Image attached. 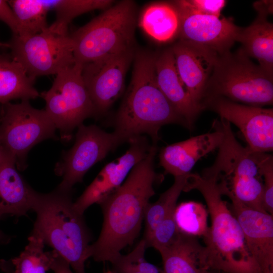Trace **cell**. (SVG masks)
Returning <instances> with one entry per match:
<instances>
[{"label":"cell","mask_w":273,"mask_h":273,"mask_svg":"<svg viewBox=\"0 0 273 273\" xmlns=\"http://www.w3.org/2000/svg\"><path fill=\"white\" fill-rule=\"evenodd\" d=\"M51 9L55 10L56 19L51 25L62 31H67L71 21L79 15L97 9H106L114 4L112 0L48 1Z\"/></svg>","instance_id":"83f0119b"},{"label":"cell","mask_w":273,"mask_h":273,"mask_svg":"<svg viewBox=\"0 0 273 273\" xmlns=\"http://www.w3.org/2000/svg\"><path fill=\"white\" fill-rule=\"evenodd\" d=\"M262 273H273V270H267L262 272Z\"/></svg>","instance_id":"b9f144b4"},{"label":"cell","mask_w":273,"mask_h":273,"mask_svg":"<svg viewBox=\"0 0 273 273\" xmlns=\"http://www.w3.org/2000/svg\"><path fill=\"white\" fill-rule=\"evenodd\" d=\"M213 132L191 137L162 148L159 164L165 172L174 176L190 173L201 158L218 149L222 139L220 130L212 125Z\"/></svg>","instance_id":"d6986e66"},{"label":"cell","mask_w":273,"mask_h":273,"mask_svg":"<svg viewBox=\"0 0 273 273\" xmlns=\"http://www.w3.org/2000/svg\"><path fill=\"white\" fill-rule=\"evenodd\" d=\"M259 168L263 180V206L268 213L273 214V157L267 153H258Z\"/></svg>","instance_id":"1f68e13d"},{"label":"cell","mask_w":273,"mask_h":273,"mask_svg":"<svg viewBox=\"0 0 273 273\" xmlns=\"http://www.w3.org/2000/svg\"><path fill=\"white\" fill-rule=\"evenodd\" d=\"M0 269L4 273H14V267L11 260H0Z\"/></svg>","instance_id":"8d00e7d4"},{"label":"cell","mask_w":273,"mask_h":273,"mask_svg":"<svg viewBox=\"0 0 273 273\" xmlns=\"http://www.w3.org/2000/svg\"><path fill=\"white\" fill-rule=\"evenodd\" d=\"M17 17L20 27L19 36L40 33L48 27L47 16L51 9L48 1H8Z\"/></svg>","instance_id":"484cf974"},{"label":"cell","mask_w":273,"mask_h":273,"mask_svg":"<svg viewBox=\"0 0 273 273\" xmlns=\"http://www.w3.org/2000/svg\"><path fill=\"white\" fill-rule=\"evenodd\" d=\"M128 143L129 147L125 154L106 164L74 202L79 212L84 214L92 205L99 204L117 190L133 166L146 157L152 146L144 135L135 137Z\"/></svg>","instance_id":"5bb4252c"},{"label":"cell","mask_w":273,"mask_h":273,"mask_svg":"<svg viewBox=\"0 0 273 273\" xmlns=\"http://www.w3.org/2000/svg\"><path fill=\"white\" fill-rule=\"evenodd\" d=\"M170 48L179 74L191 97L203 110L205 91L219 55L208 48L183 40Z\"/></svg>","instance_id":"e0dca14e"},{"label":"cell","mask_w":273,"mask_h":273,"mask_svg":"<svg viewBox=\"0 0 273 273\" xmlns=\"http://www.w3.org/2000/svg\"><path fill=\"white\" fill-rule=\"evenodd\" d=\"M198 191L207 204L211 225L203 237V264L221 273H261L250 253L242 229L214 180L197 173L188 174L185 192Z\"/></svg>","instance_id":"3957f363"},{"label":"cell","mask_w":273,"mask_h":273,"mask_svg":"<svg viewBox=\"0 0 273 273\" xmlns=\"http://www.w3.org/2000/svg\"><path fill=\"white\" fill-rule=\"evenodd\" d=\"M104 273H114L111 269H108Z\"/></svg>","instance_id":"7bdbcfd3"},{"label":"cell","mask_w":273,"mask_h":273,"mask_svg":"<svg viewBox=\"0 0 273 273\" xmlns=\"http://www.w3.org/2000/svg\"><path fill=\"white\" fill-rule=\"evenodd\" d=\"M177 2L193 12L218 17L226 4L224 0H181Z\"/></svg>","instance_id":"d6a6232c"},{"label":"cell","mask_w":273,"mask_h":273,"mask_svg":"<svg viewBox=\"0 0 273 273\" xmlns=\"http://www.w3.org/2000/svg\"><path fill=\"white\" fill-rule=\"evenodd\" d=\"M174 210L171 212L155 229L146 241L147 247H153L158 252L169 245L175 239L179 231L174 219Z\"/></svg>","instance_id":"4dcf8cb0"},{"label":"cell","mask_w":273,"mask_h":273,"mask_svg":"<svg viewBox=\"0 0 273 273\" xmlns=\"http://www.w3.org/2000/svg\"><path fill=\"white\" fill-rule=\"evenodd\" d=\"M139 25L154 40L166 42L178 35L179 15L173 4L155 3L146 7L143 10Z\"/></svg>","instance_id":"cb8c5ba5"},{"label":"cell","mask_w":273,"mask_h":273,"mask_svg":"<svg viewBox=\"0 0 273 273\" xmlns=\"http://www.w3.org/2000/svg\"><path fill=\"white\" fill-rule=\"evenodd\" d=\"M17 170L7 154L0 165V220L6 215L20 217L32 210L36 194Z\"/></svg>","instance_id":"ffe728a7"},{"label":"cell","mask_w":273,"mask_h":273,"mask_svg":"<svg viewBox=\"0 0 273 273\" xmlns=\"http://www.w3.org/2000/svg\"><path fill=\"white\" fill-rule=\"evenodd\" d=\"M215 97L255 106L272 105L273 76L240 49L235 53L230 51L218 56L202 104Z\"/></svg>","instance_id":"52a82bcc"},{"label":"cell","mask_w":273,"mask_h":273,"mask_svg":"<svg viewBox=\"0 0 273 273\" xmlns=\"http://www.w3.org/2000/svg\"><path fill=\"white\" fill-rule=\"evenodd\" d=\"M12 237L6 234L1 230H0V245H5L9 243Z\"/></svg>","instance_id":"74e56055"},{"label":"cell","mask_w":273,"mask_h":273,"mask_svg":"<svg viewBox=\"0 0 273 273\" xmlns=\"http://www.w3.org/2000/svg\"><path fill=\"white\" fill-rule=\"evenodd\" d=\"M146 242L142 239L133 249L126 254L118 255L111 262L114 273H161L155 265L145 258Z\"/></svg>","instance_id":"f546056e"},{"label":"cell","mask_w":273,"mask_h":273,"mask_svg":"<svg viewBox=\"0 0 273 273\" xmlns=\"http://www.w3.org/2000/svg\"><path fill=\"white\" fill-rule=\"evenodd\" d=\"M156 55L145 51L135 53L131 80L114 120L113 132L120 145L144 134L157 145L162 126L178 124L187 128L158 87Z\"/></svg>","instance_id":"7a4b0ae2"},{"label":"cell","mask_w":273,"mask_h":273,"mask_svg":"<svg viewBox=\"0 0 273 273\" xmlns=\"http://www.w3.org/2000/svg\"><path fill=\"white\" fill-rule=\"evenodd\" d=\"M254 7L258 12V13L265 14L266 15L272 13V1H262L254 3Z\"/></svg>","instance_id":"d590c367"},{"label":"cell","mask_w":273,"mask_h":273,"mask_svg":"<svg viewBox=\"0 0 273 273\" xmlns=\"http://www.w3.org/2000/svg\"><path fill=\"white\" fill-rule=\"evenodd\" d=\"M0 48H8V43L2 42L0 41Z\"/></svg>","instance_id":"ab89813d"},{"label":"cell","mask_w":273,"mask_h":273,"mask_svg":"<svg viewBox=\"0 0 273 273\" xmlns=\"http://www.w3.org/2000/svg\"><path fill=\"white\" fill-rule=\"evenodd\" d=\"M207 273H221V272L219 271H217L208 270L207 271Z\"/></svg>","instance_id":"60d3db41"},{"label":"cell","mask_w":273,"mask_h":273,"mask_svg":"<svg viewBox=\"0 0 273 273\" xmlns=\"http://www.w3.org/2000/svg\"><path fill=\"white\" fill-rule=\"evenodd\" d=\"M82 65L75 63L56 74L51 88L40 94L45 111L60 131L62 141L96 111L82 76Z\"/></svg>","instance_id":"ba28073f"},{"label":"cell","mask_w":273,"mask_h":273,"mask_svg":"<svg viewBox=\"0 0 273 273\" xmlns=\"http://www.w3.org/2000/svg\"><path fill=\"white\" fill-rule=\"evenodd\" d=\"M157 145L152 144L146 157L132 168L125 180L99 204L103 221L100 235L89 245L88 255L98 262H111L138 237L154 185L163 176L156 172L154 159Z\"/></svg>","instance_id":"6da1fadb"},{"label":"cell","mask_w":273,"mask_h":273,"mask_svg":"<svg viewBox=\"0 0 273 273\" xmlns=\"http://www.w3.org/2000/svg\"><path fill=\"white\" fill-rule=\"evenodd\" d=\"M104 10L70 35L75 63L83 65L135 50V3L122 1Z\"/></svg>","instance_id":"8992f818"},{"label":"cell","mask_w":273,"mask_h":273,"mask_svg":"<svg viewBox=\"0 0 273 273\" xmlns=\"http://www.w3.org/2000/svg\"><path fill=\"white\" fill-rule=\"evenodd\" d=\"M267 15L258 13L249 26L241 28L237 41L247 56L256 59L259 65L273 76V25L267 20Z\"/></svg>","instance_id":"7402d4cb"},{"label":"cell","mask_w":273,"mask_h":273,"mask_svg":"<svg viewBox=\"0 0 273 273\" xmlns=\"http://www.w3.org/2000/svg\"><path fill=\"white\" fill-rule=\"evenodd\" d=\"M231 201L232 212L243 232L246 245L261 273L273 270V217L267 212L251 208L229 191L220 189Z\"/></svg>","instance_id":"2e32d148"},{"label":"cell","mask_w":273,"mask_h":273,"mask_svg":"<svg viewBox=\"0 0 273 273\" xmlns=\"http://www.w3.org/2000/svg\"><path fill=\"white\" fill-rule=\"evenodd\" d=\"M204 246L197 237L180 232L168 246L159 252L162 273H207L203 265Z\"/></svg>","instance_id":"44dd1931"},{"label":"cell","mask_w":273,"mask_h":273,"mask_svg":"<svg viewBox=\"0 0 273 273\" xmlns=\"http://www.w3.org/2000/svg\"><path fill=\"white\" fill-rule=\"evenodd\" d=\"M120 145L113 132L108 133L96 125L78 127L72 147L63 153L56 164L55 174L62 177L57 189L72 191L73 186L82 181L87 171Z\"/></svg>","instance_id":"8fae6325"},{"label":"cell","mask_w":273,"mask_h":273,"mask_svg":"<svg viewBox=\"0 0 273 273\" xmlns=\"http://www.w3.org/2000/svg\"><path fill=\"white\" fill-rule=\"evenodd\" d=\"M213 125L222 133V139L214 163L204 169L202 176L214 180L246 206L266 212L263 206V180L258 155L236 139L225 120H214Z\"/></svg>","instance_id":"5b68a950"},{"label":"cell","mask_w":273,"mask_h":273,"mask_svg":"<svg viewBox=\"0 0 273 273\" xmlns=\"http://www.w3.org/2000/svg\"><path fill=\"white\" fill-rule=\"evenodd\" d=\"M174 216L179 232L196 237H204L207 235L208 212L201 203L182 202L176 206Z\"/></svg>","instance_id":"f1b7e54d"},{"label":"cell","mask_w":273,"mask_h":273,"mask_svg":"<svg viewBox=\"0 0 273 273\" xmlns=\"http://www.w3.org/2000/svg\"><path fill=\"white\" fill-rule=\"evenodd\" d=\"M72 191L56 188L36 192L32 209L36 214L30 235L40 239L65 259L75 273H85L92 235L72 201Z\"/></svg>","instance_id":"277c9868"},{"label":"cell","mask_w":273,"mask_h":273,"mask_svg":"<svg viewBox=\"0 0 273 273\" xmlns=\"http://www.w3.org/2000/svg\"><path fill=\"white\" fill-rule=\"evenodd\" d=\"M189 174L174 176L172 186L162 193L156 201L149 202L147 205L144 217L145 229L143 239L145 241L149 239L157 226L175 210L179 196L182 192H185Z\"/></svg>","instance_id":"d4e9b609"},{"label":"cell","mask_w":273,"mask_h":273,"mask_svg":"<svg viewBox=\"0 0 273 273\" xmlns=\"http://www.w3.org/2000/svg\"><path fill=\"white\" fill-rule=\"evenodd\" d=\"M241 131L252 151L268 153L273 150V109L235 102L222 97H210L202 104Z\"/></svg>","instance_id":"7c38bea8"},{"label":"cell","mask_w":273,"mask_h":273,"mask_svg":"<svg viewBox=\"0 0 273 273\" xmlns=\"http://www.w3.org/2000/svg\"><path fill=\"white\" fill-rule=\"evenodd\" d=\"M154 66L159 88L184 120L187 128L192 129L203 110L193 100L182 80L170 48L156 55Z\"/></svg>","instance_id":"ac0fdd59"},{"label":"cell","mask_w":273,"mask_h":273,"mask_svg":"<svg viewBox=\"0 0 273 273\" xmlns=\"http://www.w3.org/2000/svg\"><path fill=\"white\" fill-rule=\"evenodd\" d=\"M56 127L44 109L32 107L29 101L2 105L0 117V142L12 157L16 168L25 170L29 151L41 142L55 139Z\"/></svg>","instance_id":"9c48e42d"},{"label":"cell","mask_w":273,"mask_h":273,"mask_svg":"<svg viewBox=\"0 0 273 273\" xmlns=\"http://www.w3.org/2000/svg\"><path fill=\"white\" fill-rule=\"evenodd\" d=\"M44 245L40 239L30 235L23 251L11 259L14 273H46L51 270L56 252L44 251Z\"/></svg>","instance_id":"4316f807"},{"label":"cell","mask_w":273,"mask_h":273,"mask_svg":"<svg viewBox=\"0 0 273 273\" xmlns=\"http://www.w3.org/2000/svg\"><path fill=\"white\" fill-rule=\"evenodd\" d=\"M1 111H2V107L0 108V117H1ZM7 155V154H6L5 152L4 151L0 142V165L3 162V161L6 157Z\"/></svg>","instance_id":"f35d334b"},{"label":"cell","mask_w":273,"mask_h":273,"mask_svg":"<svg viewBox=\"0 0 273 273\" xmlns=\"http://www.w3.org/2000/svg\"><path fill=\"white\" fill-rule=\"evenodd\" d=\"M10 55L32 79L57 74L75 63L70 35L51 25L31 35H13L9 42Z\"/></svg>","instance_id":"30bf717a"},{"label":"cell","mask_w":273,"mask_h":273,"mask_svg":"<svg viewBox=\"0 0 273 273\" xmlns=\"http://www.w3.org/2000/svg\"><path fill=\"white\" fill-rule=\"evenodd\" d=\"M34 79L11 55H0V105L21 99L29 101L40 96Z\"/></svg>","instance_id":"603a6c76"},{"label":"cell","mask_w":273,"mask_h":273,"mask_svg":"<svg viewBox=\"0 0 273 273\" xmlns=\"http://www.w3.org/2000/svg\"><path fill=\"white\" fill-rule=\"evenodd\" d=\"M173 6L179 17V40L194 42L208 48L219 55L230 51L241 27L232 18H219L209 15L193 12L177 1Z\"/></svg>","instance_id":"9a60e30c"},{"label":"cell","mask_w":273,"mask_h":273,"mask_svg":"<svg viewBox=\"0 0 273 273\" xmlns=\"http://www.w3.org/2000/svg\"><path fill=\"white\" fill-rule=\"evenodd\" d=\"M71 268L69 263L56 252L51 270L54 273H75Z\"/></svg>","instance_id":"e575fe53"},{"label":"cell","mask_w":273,"mask_h":273,"mask_svg":"<svg viewBox=\"0 0 273 273\" xmlns=\"http://www.w3.org/2000/svg\"><path fill=\"white\" fill-rule=\"evenodd\" d=\"M135 53L130 50L82 65V78L97 114L106 112L123 93Z\"/></svg>","instance_id":"4fadbf2b"},{"label":"cell","mask_w":273,"mask_h":273,"mask_svg":"<svg viewBox=\"0 0 273 273\" xmlns=\"http://www.w3.org/2000/svg\"><path fill=\"white\" fill-rule=\"evenodd\" d=\"M0 20L12 30L13 35H18L20 27L17 17L8 1L0 0Z\"/></svg>","instance_id":"836d02e7"}]
</instances>
